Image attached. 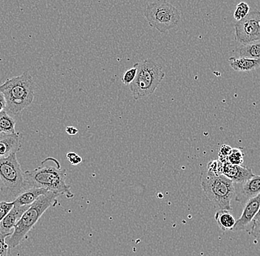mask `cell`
<instances>
[{
    "mask_svg": "<svg viewBox=\"0 0 260 256\" xmlns=\"http://www.w3.org/2000/svg\"><path fill=\"white\" fill-rule=\"evenodd\" d=\"M14 205V202H6V201L0 202V223L3 221V218L6 216V215L11 211Z\"/></svg>",
    "mask_w": 260,
    "mask_h": 256,
    "instance_id": "23",
    "label": "cell"
},
{
    "mask_svg": "<svg viewBox=\"0 0 260 256\" xmlns=\"http://www.w3.org/2000/svg\"><path fill=\"white\" fill-rule=\"evenodd\" d=\"M201 186L208 199L219 210H232V201L235 198V183L223 175L212 176L203 171Z\"/></svg>",
    "mask_w": 260,
    "mask_h": 256,
    "instance_id": "4",
    "label": "cell"
},
{
    "mask_svg": "<svg viewBox=\"0 0 260 256\" xmlns=\"http://www.w3.org/2000/svg\"><path fill=\"white\" fill-rule=\"evenodd\" d=\"M235 39L243 45L260 41V11L250 12L235 25Z\"/></svg>",
    "mask_w": 260,
    "mask_h": 256,
    "instance_id": "8",
    "label": "cell"
},
{
    "mask_svg": "<svg viewBox=\"0 0 260 256\" xmlns=\"http://www.w3.org/2000/svg\"><path fill=\"white\" fill-rule=\"evenodd\" d=\"M240 57L260 59V42H255L243 45L238 50Z\"/></svg>",
    "mask_w": 260,
    "mask_h": 256,
    "instance_id": "17",
    "label": "cell"
},
{
    "mask_svg": "<svg viewBox=\"0 0 260 256\" xmlns=\"http://www.w3.org/2000/svg\"><path fill=\"white\" fill-rule=\"evenodd\" d=\"M222 165L223 164L219 160H212V161L208 163L207 168H206V171L205 172L207 174L212 175V176L222 175Z\"/></svg>",
    "mask_w": 260,
    "mask_h": 256,
    "instance_id": "21",
    "label": "cell"
},
{
    "mask_svg": "<svg viewBox=\"0 0 260 256\" xmlns=\"http://www.w3.org/2000/svg\"><path fill=\"white\" fill-rule=\"evenodd\" d=\"M30 206H16L14 205L11 211L3 218L0 223V232L8 236H11L14 233V227L20 220L24 212Z\"/></svg>",
    "mask_w": 260,
    "mask_h": 256,
    "instance_id": "12",
    "label": "cell"
},
{
    "mask_svg": "<svg viewBox=\"0 0 260 256\" xmlns=\"http://www.w3.org/2000/svg\"><path fill=\"white\" fill-rule=\"evenodd\" d=\"M240 185V184H239ZM238 192H236L235 200L240 203L257 197L260 194V175H254L248 180L241 183Z\"/></svg>",
    "mask_w": 260,
    "mask_h": 256,
    "instance_id": "11",
    "label": "cell"
},
{
    "mask_svg": "<svg viewBox=\"0 0 260 256\" xmlns=\"http://www.w3.org/2000/svg\"><path fill=\"white\" fill-rule=\"evenodd\" d=\"M228 162L234 165H242L244 162V153L241 149H232L230 155L228 157Z\"/></svg>",
    "mask_w": 260,
    "mask_h": 256,
    "instance_id": "19",
    "label": "cell"
},
{
    "mask_svg": "<svg viewBox=\"0 0 260 256\" xmlns=\"http://www.w3.org/2000/svg\"><path fill=\"white\" fill-rule=\"evenodd\" d=\"M34 79L27 71L0 85V92L4 95L8 111L16 116L30 106L34 99Z\"/></svg>",
    "mask_w": 260,
    "mask_h": 256,
    "instance_id": "2",
    "label": "cell"
},
{
    "mask_svg": "<svg viewBox=\"0 0 260 256\" xmlns=\"http://www.w3.org/2000/svg\"><path fill=\"white\" fill-rule=\"evenodd\" d=\"M164 77L165 72L161 66L152 60L138 63L136 79L129 85L133 98L137 100L152 95Z\"/></svg>",
    "mask_w": 260,
    "mask_h": 256,
    "instance_id": "5",
    "label": "cell"
},
{
    "mask_svg": "<svg viewBox=\"0 0 260 256\" xmlns=\"http://www.w3.org/2000/svg\"><path fill=\"white\" fill-rule=\"evenodd\" d=\"M2 134V133H1V132H0V134Z\"/></svg>",
    "mask_w": 260,
    "mask_h": 256,
    "instance_id": "30",
    "label": "cell"
},
{
    "mask_svg": "<svg viewBox=\"0 0 260 256\" xmlns=\"http://www.w3.org/2000/svg\"><path fill=\"white\" fill-rule=\"evenodd\" d=\"M66 132L68 133L69 135L74 136L76 134H77V133L79 132V130L76 129L74 126H68L66 128Z\"/></svg>",
    "mask_w": 260,
    "mask_h": 256,
    "instance_id": "28",
    "label": "cell"
},
{
    "mask_svg": "<svg viewBox=\"0 0 260 256\" xmlns=\"http://www.w3.org/2000/svg\"><path fill=\"white\" fill-rule=\"evenodd\" d=\"M9 236L3 234L0 232V256H8L9 252V246H8L6 239Z\"/></svg>",
    "mask_w": 260,
    "mask_h": 256,
    "instance_id": "25",
    "label": "cell"
},
{
    "mask_svg": "<svg viewBox=\"0 0 260 256\" xmlns=\"http://www.w3.org/2000/svg\"><path fill=\"white\" fill-rule=\"evenodd\" d=\"M16 154V152H13L7 157L0 158V180L4 187L15 197L28 189L24 172L21 168Z\"/></svg>",
    "mask_w": 260,
    "mask_h": 256,
    "instance_id": "7",
    "label": "cell"
},
{
    "mask_svg": "<svg viewBox=\"0 0 260 256\" xmlns=\"http://www.w3.org/2000/svg\"><path fill=\"white\" fill-rule=\"evenodd\" d=\"M232 148L228 145H221L219 150V161L222 163L228 162V157L232 152Z\"/></svg>",
    "mask_w": 260,
    "mask_h": 256,
    "instance_id": "24",
    "label": "cell"
},
{
    "mask_svg": "<svg viewBox=\"0 0 260 256\" xmlns=\"http://www.w3.org/2000/svg\"><path fill=\"white\" fill-rule=\"evenodd\" d=\"M229 64L232 69L238 72H250L260 66V59L255 60L247 58H230Z\"/></svg>",
    "mask_w": 260,
    "mask_h": 256,
    "instance_id": "15",
    "label": "cell"
},
{
    "mask_svg": "<svg viewBox=\"0 0 260 256\" xmlns=\"http://www.w3.org/2000/svg\"><path fill=\"white\" fill-rule=\"evenodd\" d=\"M260 207V194L257 197L249 199L245 202L243 213L236 222L232 231L240 232L247 229L250 224L253 221Z\"/></svg>",
    "mask_w": 260,
    "mask_h": 256,
    "instance_id": "9",
    "label": "cell"
},
{
    "mask_svg": "<svg viewBox=\"0 0 260 256\" xmlns=\"http://www.w3.org/2000/svg\"><path fill=\"white\" fill-rule=\"evenodd\" d=\"M138 63H136L133 67L126 70L121 78V82L125 85H130L136 79L137 74Z\"/></svg>",
    "mask_w": 260,
    "mask_h": 256,
    "instance_id": "22",
    "label": "cell"
},
{
    "mask_svg": "<svg viewBox=\"0 0 260 256\" xmlns=\"http://www.w3.org/2000/svg\"><path fill=\"white\" fill-rule=\"evenodd\" d=\"M222 174L235 184H241L254 176L251 168L243 165H234L229 162L222 163Z\"/></svg>",
    "mask_w": 260,
    "mask_h": 256,
    "instance_id": "10",
    "label": "cell"
},
{
    "mask_svg": "<svg viewBox=\"0 0 260 256\" xmlns=\"http://www.w3.org/2000/svg\"><path fill=\"white\" fill-rule=\"evenodd\" d=\"M250 13V7L246 3H240L237 5L234 13V17L237 22L242 20Z\"/></svg>",
    "mask_w": 260,
    "mask_h": 256,
    "instance_id": "20",
    "label": "cell"
},
{
    "mask_svg": "<svg viewBox=\"0 0 260 256\" xmlns=\"http://www.w3.org/2000/svg\"><path fill=\"white\" fill-rule=\"evenodd\" d=\"M254 220H260V207L259 209V211L256 213V216H255Z\"/></svg>",
    "mask_w": 260,
    "mask_h": 256,
    "instance_id": "29",
    "label": "cell"
},
{
    "mask_svg": "<svg viewBox=\"0 0 260 256\" xmlns=\"http://www.w3.org/2000/svg\"><path fill=\"white\" fill-rule=\"evenodd\" d=\"M47 192L48 191L45 189L30 188L16 197L13 202L16 206H30L39 199V197Z\"/></svg>",
    "mask_w": 260,
    "mask_h": 256,
    "instance_id": "14",
    "label": "cell"
},
{
    "mask_svg": "<svg viewBox=\"0 0 260 256\" xmlns=\"http://www.w3.org/2000/svg\"><path fill=\"white\" fill-rule=\"evenodd\" d=\"M217 225L221 231H232L235 228L236 222L235 216L229 210H219L214 215Z\"/></svg>",
    "mask_w": 260,
    "mask_h": 256,
    "instance_id": "16",
    "label": "cell"
},
{
    "mask_svg": "<svg viewBox=\"0 0 260 256\" xmlns=\"http://www.w3.org/2000/svg\"><path fill=\"white\" fill-rule=\"evenodd\" d=\"M248 233L255 239L260 240V220H253V225Z\"/></svg>",
    "mask_w": 260,
    "mask_h": 256,
    "instance_id": "26",
    "label": "cell"
},
{
    "mask_svg": "<svg viewBox=\"0 0 260 256\" xmlns=\"http://www.w3.org/2000/svg\"><path fill=\"white\" fill-rule=\"evenodd\" d=\"M16 122L12 117L8 114L6 110L0 113V132L4 134H16Z\"/></svg>",
    "mask_w": 260,
    "mask_h": 256,
    "instance_id": "18",
    "label": "cell"
},
{
    "mask_svg": "<svg viewBox=\"0 0 260 256\" xmlns=\"http://www.w3.org/2000/svg\"><path fill=\"white\" fill-rule=\"evenodd\" d=\"M59 196L56 193L48 191L29 207L16 223L13 234L8 237L7 243L10 248L14 249L19 245L45 211L59 204L58 201Z\"/></svg>",
    "mask_w": 260,
    "mask_h": 256,
    "instance_id": "3",
    "label": "cell"
},
{
    "mask_svg": "<svg viewBox=\"0 0 260 256\" xmlns=\"http://www.w3.org/2000/svg\"><path fill=\"white\" fill-rule=\"evenodd\" d=\"M21 145L19 133L14 134H0V158L7 157L13 152H19Z\"/></svg>",
    "mask_w": 260,
    "mask_h": 256,
    "instance_id": "13",
    "label": "cell"
},
{
    "mask_svg": "<svg viewBox=\"0 0 260 256\" xmlns=\"http://www.w3.org/2000/svg\"><path fill=\"white\" fill-rule=\"evenodd\" d=\"M144 16L149 26L161 33L178 27L181 19L180 11L167 1L148 3Z\"/></svg>",
    "mask_w": 260,
    "mask_h": 256,
    "instance_id": "6",
    "label": "cell"
},
{
    "mask_svg": "<svg viewBox=\"0 0 260 256\" xmlns=\"http://www.w3.org/2000/svg\"><path fill=\"white\" fill-rule=\"evenodd\" d=\"M24 178L28 189H45L58 195H64L68 199L74 197L71 186L66 183V170L61 168L56 159H52V164H50V157L45 159L41 166L24 171Z\"/></svg>",
    "mask_w": 260,
    "mask_h": 256,
    "instance_id": "1",
    "label": "cell"
},
{
    "mask_svg": "<svg viewBox=\"0 0 260 256\" xmlns=\"http://www.w3.org/2000/svg\"><path fill=\"white\" fill-rule=\"evenodd\" d=\"M66 157L68 161L73 165L80 164L82 162V158L75 152H69V153L67 154Z\"/></svg>",
    "mask_w": 260,
    "mask_h": 256,
    "instance_id": "27",
    "label": "cell"
}]
</instances>
